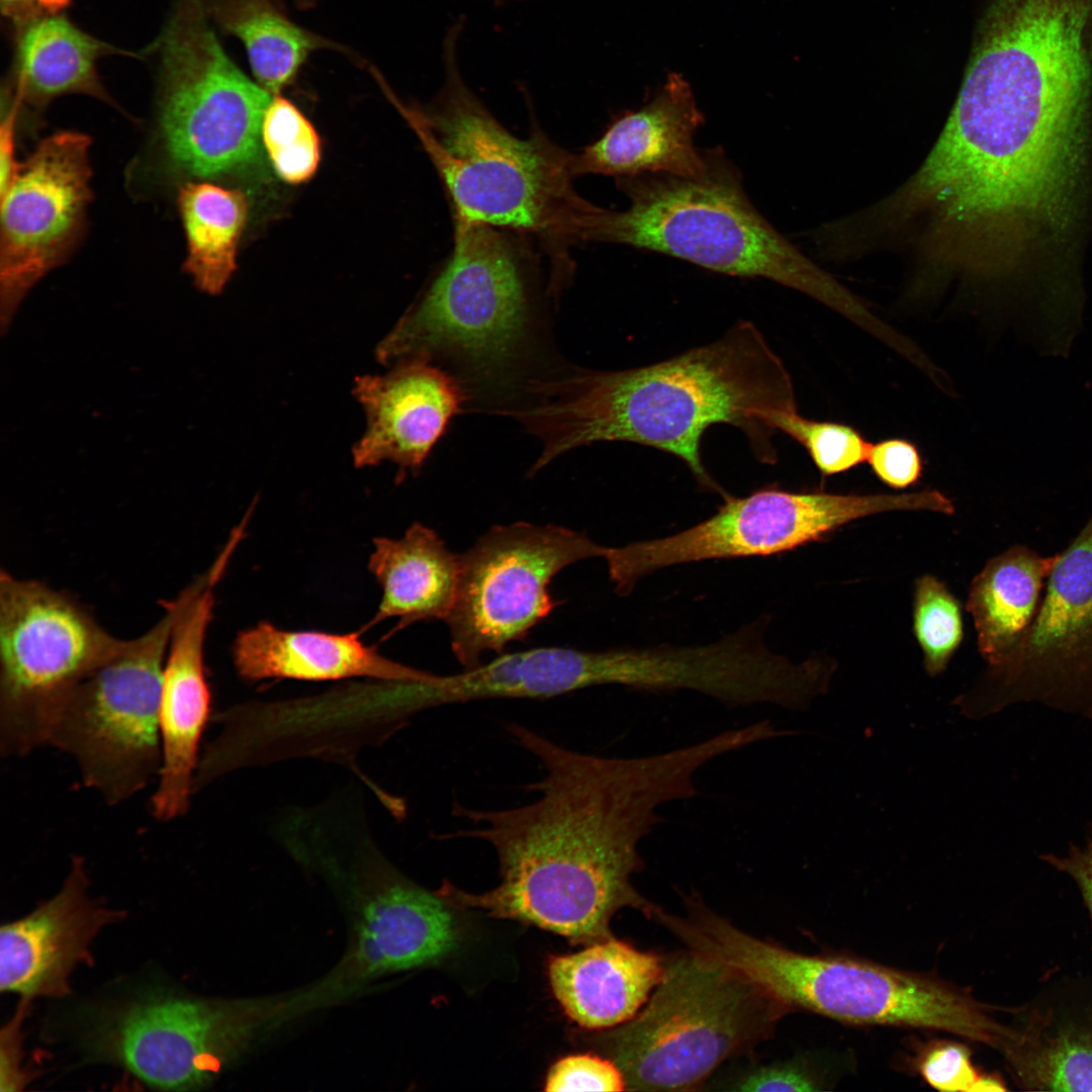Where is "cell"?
<instances>
[{"instance_id":"obj_1","label":"cell","mask_w":1092,"mask_h":1092,"mask_svg":"<svg viewBox=\"0 0 1092 1092\" xmlns=\"http://www.w3.org/2000/svg\"><path fill=\"white\" fill-rule=\"evenodd\" d=\"M506 728L543 768L528 786L537 798L495 810L453 802L452 814L473 826L440 838L488 843L500 880L479 894L446 880L438 895L453 909L531 924L582 946L613 937L611 920L623 908L651 918L655 905L632 883L644 867L639 845L663 821L661 806L698 795L696 775L719 756L716 742L616 757L567 748L519 723Z\"/></svg>"},{"instance_id":"obj_2","label":"cell","mask_w":1092,"mask_h":1092,"mask_svg":"<svg viewBox=\"0 0 1092 1092\" xmlns=\"http://www.w3.org/2000/svg\"><path fill=\"white\" fill-rule=\"evenodd\" d=\"M533 404L514 410L542 445L531 473L574 448L625 441L680 459L698 483L723 499L708 473L701 440L712 425L729 424L748 438L761 462L774 464L776 411H797L792 378L759 329L735 324L720 339L653 364L616 371L580 369L531 382Z\"/></svg>"},{"instance_id":"obj_3","label":"cell","mask_w":1092,"mask_h":1092,"mask_svg":"<svg viewBox=\"0 0 1092 1092\" xmlns=\"http://www.w3.org/2000/svg\"><path fill=\"white\" fill-rule=\"evenodd\" d=\"M696 176L616 178L624 210L597 207L581 241L615 243L668 255L725 275L764 278L800 291L867 332L882 325L831 274L779 233L754 207L742 177L721 148L705 150Z\"/></svg>"},{"instance_id":"obj_4","label":"cell","mask_w":1092,"mask_h":1092,"mask_svg":"<svg viewBox=\"0 0 1092 1092\" xmlns=\"http://www.w3.org/2000/svg\"><path fill=\"white\" fill-rule=\"evenodd\" d=\"M464 21L459 17L446 31L444 83L433 102L421 108L393 99L446 186L455 226L579 240L595 205L572 187L571 155L542 133L513 135L467 86L457 62Z\"/></svg>"},{"instance_id":"obj_5","label":"cell","mask_w":1092,"mask_h":1092,"mask_svg":"<svg viewBox=\"0 0 1092 1092\" xmlns=\"http://www.w3.org/2000/svg\"><path fill=\"white\" fill-rule=\"evenodd\" d=\"M697 948L740 973L788 1011L850 1024L933 1029L999 1052L1012 1033L970 991L931 974L842 953L806 954L758 939L719 916L702 926Z\"/></svg>"},{"instance_id":"obj_6","label":"cell","mask_w":1092,"mask_h":1092,"mask_svg":"<svg viewBox=\"0 0 1092 1092\" xmlns=\"http://www.w3.org/2000/svg\"><path fill=\"white\" fill-rule=\"evenodd\" d=\"M788 1011L737 971L688 949L665 959L661 981L601 1046L626 1090H694L726 1060L766 1037Z\"/></svg>"},{"instance_id":"obj_7","label":"cell","mask_w":1092,"mask_h":1092,"mask_svg":"<svg viewBox=\"0 0 1092 1092\" xmlns=\"http://www.w3.org/2000/svg\"><path fill=\"white\" fill-rule=\"evenodd\" d=\"M209 20L206 0H174L155 44L156 169L178 187L238 174L257 162L272 97L232 61Z\"/></svg>"},{"instance_id":"obj_8","label":"cell","mask_w":1092,"mask_h":1092,"mask_svg":"<svg viewBox=\"0 0 1092 1092\" xmlns=\"http://www.w3.org/2000/svg\"><path fill=\"white\" fill-rule=\"evenodd\" d=\"M451 257L378 343L386 366L453 361L488 381L513 366L534 321L532 285L518 247L499 229L455 226Z\"/></svg>"},{"instance_id":"obj_9","label":"cell","mask_w":1092,"mask_h":1092,"mask_svg":"<svg viewBox=\"0 0 1092 1092\" xmlns=\"http://www.w3.org/2000/svg\"><path fill=\"white\" fill-rule=\"evenodd\" d=\"M127 642L66 593L1 570V754L21 756L47 745L70 694Z\"/></svg>"},{"instance_id":"obj_10","label":"cell","mask_w":1092,"mask_h":1092,"mask_svg":"<svg viewBox=\"0 0 1092 1092\" xmlns=\"http://www.w3.org/2000/svg\"><path fill=\"white\" fill-rule=\"evenodd\" d=\"M179 597L146 633L78 685L59 711L47 745L76 762L84 784L120 804L159 776L162 675Z\"/></svg>"},{"instance_id":"obj_11","label":"cell","mask_w":1092,"mask_h":1092,"mask_svg":"<svg viewBox=\"0 0 1092 1092\" xmlns=\"http://www.w3.org/2000/svg\"><path fill=\"white\" fill-rule=\"evenodd\" d=\"M708 519L678 533L619 547L606 546L603 559L621 596L659 569L712 559L768 557L793 551L840 527L872 515L913 511V492L839 494L790 491L766 485L723 499Z\"/></svg>"},{"instance_id":"obj_12","label":"cell","mask_w":1092,"mask_h":1092,"mask_svg":"<svg viewBox=\"0 0 1092 1092\" xmlns=\"http://www.w3.org/2000/svg\"><path fill=\"white\" fill-rule=\"evenodd\" d=\"M586 534L556 525L516 522L491 527L460 554V578L446 619L451 649L463 669L503 653L553 610L549 585L565 567L602 558Z\"/></svg>"},{"instance_id":"obj_13","label":"cell","mask_w":1092,"mask_h":1092,"mask_svg":"<svg viewBox=\"0 0 1092 1092\" xmlns=\"http://www.w3.org/2000/svg\"><path fill=\"white\" fill-rule=\"evenodd\" d=\"M229 1004L150 987L80 1012L76 1043L88 1063L120 1068L160 1090L209 1084L240 1034Z\"/></svg>"},{"instance_id":"obj_14","label":"cell","mask_w":1092,"mask_h":1092,"mask_svg":"<svg viewBox=\"0 0 1092 1092\" xmlns=\"http://www.w3.org/2000/svg\"><path fill=\"white\" fill-rule=\"evenodd\" d=\"M1023 701L1092 717V514L1059 552L1023 641L953 705L980 719Z\"/></svg>"},{"instance_id":"obj_15","label":"cell","mask_w":1092,"mask_h":1092,"mask_svg":"<svg viewBox=\"0 0 1092 1092\" xmlns=\"http://www.w3.org/2000/svg\"><path fill=\"white\" fill-rule=\"evenodd\" d=\"M89 148L90 139L77 131L43 139L0 196L2 335L28 291L81 240L92 196Z\"/></svg>"},{"instance_id":"obj_16","label":"cell","mask_w":1092,"mask_h":1092,"mask_svg":"<svg viewBox=\"0 0 1092 1092\" xmlns=\"http://www.w3.org/2000/svg\"><path fill=\"white\" fill-rule=\"evenodd\" d=\"M222 571L211 567L178 596L179 611L170 636L159 706L162 762L151 800L156 819L183 816L194 793L198 747L210 712L204 642L213 610V585Z\"/></svg>"},{"instance_id":"obj_17","label":"cell","mask_w":1092,"mask_h":1092,"mask_svg":"<svg viewBox=\"0 0 1092 1092\" xmlns=\"http://www.w3.org/2000/svg\"><path fill=\"white\" fill-rule=\"evenodd\" d=\"M84 858L74 856L61 889L31 912L0 928V991L19 998L61 999L81 965L94 964L100 931L126 912L93 897Z\"/></svg>"},{"instance_id":"obj_18","label":"cell","mask_w":1092,"mask_h":1092,"mask_svg":"<svg viewBox=\"0 0 1092 1092\" xmlns=\"http://www.w3.org/2000/svg\"><path fill=\"white\" fill-rule=\"evenodd\" d=\"M353 394L366 416V429L352 450L358 468L388 461L398 477L420 471L465 394L458 381L435 363L405 361L382 375H362Z\"/></svg>"},{"instance_id":"obj_19","label":"cell","mask_w":1092,"mask_h":1092,"mask_svg":"<svg viewBox=\"0 0 1092 1092\" xmlns=\"http://www.w3.org/2000/svg\"><path fill=\"white\" fill-rule=\"evenodd\" d=\"M703 123L690 83L669 73L645 104L617 117L600 139L571 155L572 173L696 176L706 167L705 150L695 144Z\"/></svg>"},{"instance_id":"obj_20","label":"cell","mask_w":1092,"mask_h":1092,"mask_svg":"<svg viewBox=\"0 0 1092 1092\" xmlns=\"http://www.w3.org/2000/svg\"><path fill=\"white\" fill-rule=\"evenodd\" d=\"M232 651L238 673L250 681L365 676L399 685L422 682L432 674L386 658L365 645L357 632L287 631L260 622L237 635Z\"/></svg>"},{"instance_id":"obj_21","label":"cell","mask_w":1092,"mask_h":1092,"mask_svg":"<svg viewBox=\"0 0 1092 1092\" xmlns=\"http://www.w3.org/2000/svg\"><path fill=\"white\" fill-rule=\"evenodd\" d=\"M665 959L611 937L569 954L551 956V990L565 1014L588 1029L633 1018L662 979Z\"/></svg>"},{"instance_id":"obj_22","label":"cell","mask_w":1092,"mask_h":1092,"mask_svg":"<svg viewBox=\"0 0 1092 1092\" xmlns=\"http://www.w3.org/2000/svg\"><path fill=\"white\" fill-rule=\"evenodd\" d=\"M449 905L435 892L410 883L390 884L364 905L357 928L356 956L370 974L406 971L437 963L459 940Z\"/></svg>"},{"instance_id":"obj_23","label":"cell","mask_w":1092,"mask_h":1092,"mask_svg":"<svg viewBox=\"0 0 1092 1092\" xmlns=\"http://www.w3.org/2000/svg\"><path fill=\"white\" fill-rule=\"evenodd\" d=\"M368 568L382 589L367 627L398 618L393 632L450 615L460 578V554L452 552L431 528L414 523L399 539L377 537Z\"/></svg>"},{"instance_id":"obj_24","label":"cell","mask_w":1092,"mask_h":1092,"mask_svg":"<svg viewBox=\"0 0 1092 1092\" xmlns=\"http://www.w3.org/2000/svg\"><path fill=\"white\" fill-rule=\"evenodd\" d=\"M17 32L11 89L21 107L41 109L72 93L114 105L98 76L97 62L106 55L130 53L93 37L59 13H41Z\"/></svg>"},{"instance_id":"obj_25","label":"cell","mask_w":1092,"mask_h":1092,"mask_svg":"<svg viewBox=\"0 0 1092 1092\" xmlns=\"http://www.w3.org/2000/svg\"><path fill=\"white\" fill-rule=\"evenodd\" d=\"M1058 557L1016 544L989 559L973 579L966 608L986 670L1001 666L1023 641Z\"/></svg>"},{"instance_id":"obj_26","label":"cell","mask_w":1092,"mask_h":1092,"mask_svg":"<svg viewBox=\"0 0 1092 1092\" xmlns=\"http://www.w3.org/2000/svg\"><path fill=\"white\" fill-rule=\"evenodd\" d=\"M599 686L597 651L563 646L500 653L489 662L440 675L442 705L488 699H547Z\"/></svg>"},{"instance_id":"obj_27","label":"cell","mask_w":1092,"mask_h":1092,"mask_svg":"<svg viewBox=\"0 0 1092 1092\" xmlns=\"http://www.w3.org/2000/svg\"><path fill=\"white\" fill-rule=\"evenodd\" d=\"M177 204L187 243L183 269L200 291L218 295L237 269L248 199L240 189L189 181L178 187Z\"/></svg>"},{"instance_id":"obj_28","label":"cell","mask_w":1092,"mask_h":1092,"mask_svg":"<svg viewBox=\"0 0 1092 1092\" xmlns=\"http://www.w3.org/2000/svg\"><path fill=\"white\" fill-rule=\"evenodd\" d=\"M209 16L247 52L257 83L271 95L292 83L309 54L329 42L292 22L275 0H206Z\"/></svg>"},{"instance_id":"obj_29","label":"cell","mask_w":1092,"mask_h":1092,"mask_svg":"<svg viewBox=\"0 0 1092 1092\" xmlns=\"http://www.w3.org/2000/svg\"><path fill=\"white\" fill-rule=\"evenodd\" d=\"M1023 1089L1092 1091V1020L1056 1021L1032 1012L1002 1051Z\"/></svg>"},{"instance_id":"obj_30","label":"cell","mask_w":1092,"mask_h":1092,"mask_svg":"<svg viewBox=\"0 0 1092 1092\" xmlns=\"http://www.w3.org/2000/svg\"><path fill=\"white\" fill-rule=\"evenodd\" d=\"M261 143L284 182L297 185L314 176L322 158L320 135L301 110L279 94L272 95L265 110Z\"/></svg>"},{"instance_id":"obj_31","label":"cell","mask_w":1092,"mask_h":1092,"mask_svg":"<svg viewBox=\"0 0 1092 1092\" xmlns=\"http://www.w3.org/2000/svg\"><path fill=\"white\" fill-rule=\"evenodd\" d=\"M913 629L927 673H942L963 640L964 623L958 600L929 574L915 582Z\"/></svg>"},{"instance_id":"obj_32","label":"cell","mask_w":1092,"mask_h":1092,"mask_svg":"<svg viewBox=\"0 0 1092 1092\" xmlns=\"http://www.w3.org/2000/svg\"><path fill=\"white\" fill-rule=\"evenodd\" d=\"M766 422L801 444L824 477L867 462L873 445L851 426L806 419L797 411L772 412Z\"/></svg>"},{"instance_id":"obj_33","label":"cell","mask_w":1092,"mask_h":1092,"mask_svg":"<svg viewBox=\"0 0 1092 1092\" xmlns=\"http://www.w3.org/2000/svg\"><path fill=\"white\" fill-rule=\"evenodd\" d=\"M908 1061L923 1080L941 1091L982 1092L1006 1090L1002 1080L984 1073L972 1059V1051L949 1039L918 1043Z\"/></svg>"},{"instance_id":"obj_34","label":"cell","mask_w":1092,"mask_h":1092,"mask_svg":"<svg viewBox=\"0 0 1092 1092\" xmlns=\"http://www.w3.org/2000/svg\"><path fill=\"white\" fill-rule=\"evenodd\" d=\"M835 1073L827 1064L798 1058L751 1067L716 1089L744 1092H803L828 1089Z\"/></svg>"},{"instance_id":"obj_35","label":"cell","mask_w":1092,"mask_h":1092,"mask_svg":"<svg viewBox=\"0 0 1092 1092\" xmlns=\"http://www.w3.org/2000/svg\"><path fill=\"white\" fill-rule=\"evenodd\" d=\"M545 1090L619 1092L626 1090V1083L613 1061L584 1054L557 1061L547 1074Z\"/></svg>"},{"instance_id":"obj_36","label":"cell","mask_w":1092,"mask_h":1092,"mask_svg":"<svg viewBox=\"0 0 1092 1092\" xmlns=\"http://www.w3.org/2000/svg\"><path fill=\"white\" fill-rule=\"evenodd\" d=\"M867 463L883 483L894 489L915 484L923 472L919 450L904 439H888L873 444Z\"/></svg>"},{"instance_id":"obj_37","label":"cell","mask_w":1092,"mask_h":1092,"mask_svg":"<svg viewBox=\"0 0 1092 1092\" xmlns=\"http://www.w3.org/2000/svg\"><path fill=\"white\" fill-rule=\"evenodd\" d=\"M32 1000L19 998L13 1014L0 1031V1091L25 1089L34 1076L24 1068L23 1024L30 1013Z\"/></svg>"},{"instance_id":"obj_38","label":"cell","mask_w":1092,"mask_h":1092,"mask_svg":"<svg viewBox=\"0 0 1092 1092\" xmlns=\"http://www.w3.org/2000/svg\"><path fill=\"white\" fill-rule=\"evenodd\" d=\"M1040 859L1075 881L1092 920V825L1084 846L1071 843L1066 855L1044 853Z\"/></svg>"},{"instance_id":"obj_39","label":"cell","mask_w":1092,"mask_h":1092,"mask_svg":"<svg viewBox=\"0 0 1092 1092\" xmlns=\"http://www.w3.org/2000/svg\"><path fill=\"white\" fill-rule=\"evenodd\" d=\"M7 93L9 100L6 110L2 111L0 125V196L7 191L21 165L15 157L16 123L21 101L13 91Z\"/></svg>"},{"instance_id":"obj_40","label":"cell","mask_w":1092,"mask_h":1092,"mask_svg":"<svg viewBox=\"0 0 1092 1092\" xmlns=\"http://www.w3.org/2000/svg\"><path fill=\"white\" fill-rule=\"evenodd\" d=\"M0 5L3 16L17 29L42 13L35 0H0Z\"/></svg>"},{"instance_id":"obj_41","label":"cell","mask_w":1092,"mask_h":1092,"mask_svg":"<svg viewBox=\"0 0 1092 1092\" xmlns=\"http://www.w3.org/2000/svg\"><path fill=\"white\" fill-rule=\"evenodd\" d=\"M39 7L49 13H60L66 8L71 0H35Z\"/></svg>"},{"instance_id":"obj_42","label":"cell","mask_w":1092,"mask_h":1092,"mask_svg":"<svg viewBox=\"0 0 1092 1092\" xmlns=\"http://www.w3.org/2000/svg\"><path fill=\"white\" fill-rule=\"evenodd\" d=\"M518 1H525V0H495V2H498L499 4H505L507 2H518Z\"/></svg>"},{"instance_id":"obj_43","label":"cell","mask_w":1092,"mask_h":1092,"mask_svg":"<svg viewBox=\"0 0 1092 1092\" xmlns=\"http://www.w3.org/2000/svg\"><path fill=\"white\" fill-rule=\"evenodd\" d=\"M295 1L299 2V4H303V3L306 4L309 0H295Z\"/></svg>"}]
</instances>
